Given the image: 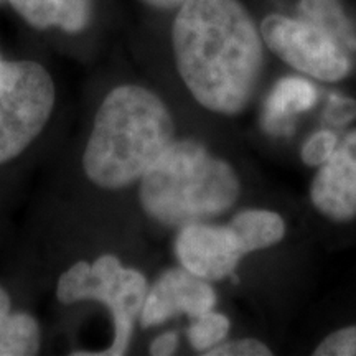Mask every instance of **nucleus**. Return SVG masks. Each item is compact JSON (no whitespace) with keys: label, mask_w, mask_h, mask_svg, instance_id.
<instances>
[{"label":"nucleus","mask_w":356,"mask_h":356,"mask_svg":"<svg viewBox=\"0 0 356 356\" xmlns=\"http://www.w3.org/2000/svg\"><path fill=\"white\" fill-rule=\"evenodd\" d=\"M40 348L38 320L25 312H12L10 296L0 287V356H33Z\"/></svg>","instance_id":"obj_12"},{"label":"nucleus","mask_w":356,"mask_h":356,"mask_svg":"<svg viewBox=\"0 0 356 356\" xmlns=\"http://www.w3.org/2000/svg\"><path fill=\"white\" fill-rule=\"evenodd\" d=\"M338 145L337 136L332 131H318L302 147V160L309 167H320L332 157Z\"/></svg>","instance_id":"obj_16"},{"label":"nucleus","mask_w":356,"mask_h":356,"mask_svg":"<svg viewBox=\"0 0 356 356\" xmlns=\"http://www.w3.org/2000/svg\"><path fill=\"white\" fill-rule=\"evenodd\" d=\"M175 254L181 267L215 282L234 273L244 252L228 225L200 221L181 226L175 238Z\"/></svg>","instance_id":"obj_7"},{"label":"nucleus","mask_w":356,"mask_h":356,"mask_svg":"<svg viewBox=\"0 0 356 356\" xmlns=\"http://www.w3.org/2000/svg\"><path fill=\"white\" fill-rule=\"evenodd\" d=\"M55 83L37 61H0V165L29 149L50 121Z\"/></svg>","instance_id":"obj_5"},{"label":"nucleus","mask_w":356,"mask_h":356,"mask_svg":"<svg viewBox=\"0 0 356 356\" xmlns=\"http://www.w3.org/2000/svg\"><path fill=\"white\" fill-rule=\"evenodd\" d=\"M208 356H270L269 346L256 338H241L236 341H221L215 348L208 350Z\"/></svg>","instance_id":"obj_18"},{"label":"nucleus","mask_w":356,"mask_h":356,"mask_svg":"<svg viewBox=\"0 0 356 356\" xmlns=\"http://www.w3.org/2000/svg\"><path fill=\"white\" fill-rule=\"evenodd\" d=\"M149 292L145 275L122 266L114 254H102L96 261H78L60 275L56 299L65 305L92 300L106 305L114 325L113 343L101 353H73L88 356H122L131 345L134 325L140 317Z\"/></svg>","instance_id":"obj_4"},{"label":"nucleus","mask_w":356,"mask_h":356,"mask_svg":"<svg viewBox=\"0 0 356 356\" xmlns=\"http://www.w3.org/2000/svg\"><path fill=\"white\" fill-rule=\"evenodd\" d=\"M19 15L33 29H60L76 35L92 20V0H8Z\"/></svg>","instance_id":"obj_11"},{"label":"nucleus","mask_w":356,"mask_h":356,"mask_svg":"<svg viewBox=\"0 0 356 356\" xmlns=\"http://www.w3.org/2000/svg\"><path fill=\"white\" fill-rule=\"evenodd\" d=\"M314 207L333 221L356 216V131L338 142L332 157L320 165L310 186Z\"/></svg>","instance_id":"obj_9"},{"label":"nucleus","mask_w":356,"mask_h":356,"mask_svg":"<svg viewBox=\"0 0 356 356\" xmlns=\"http://www.w3.org/2000/svg\"><path fill=\"white\" fill-rule=\"evenodd\" d=\"M299 10L302 19L330 33L341 43V47H356L353 30L338 0H300Z\"/></svg>","instance_id":"obj_14"},{"label":"nucleus","mask_w":356,"mask_h":356,"mask_svg":"<svg viewBox=\"0 0 356 356\" xmlns=\"http://www.w3.org/2000/svg\"><path fill=\"white\" fill-rule=\"evenodd\" d=\"M244 254L274 246L286 234L282 216L269 210H244L229 221Z\"/></svg>","instance_id":"obj_13"},{"label":"nucleus","mask_w":356,"mask_h":356,"mask_svg":"<svg viewBox=\"0 0 356 356\" xmlns=\"http://www.w3.org/2000/svg\"><path fill=\"white\" fill-rule=\"evenodd\" d=\"M142 2L160 10H170V8H180L186 0H142Z\"/></svg>","instance_id":"obj_21"},{"label":"nucleus","mask_w":356,"mask_h":356,"mask_svg":"<svg viewBox=\"0 0 356 356\" xmlns=\"http://www.w3.org/2000/svg\"><path fill=\"white\" fill-rule=\"evenodd\" d=\"M317 89L314 84L299 76L279 79L267 96L262 109V129L274 137H289L296 131L297 114L307 113L317 102Z\"/></svg>","instance_id":"obj_10"},{"label":"nucleus","mask_w":356,"mask_h":356,"mask_svg":"<svg viewBox=\"0 0 356 356\" xmlns=\"http://www.w3.org/2000/svg\"><path fill=\"white\" fill-rule=\"evenodd\" d=\"M239 190V178L228 162L186 139L173 140L145 172L139 200L152 220L181 228L228 211Z\"/></svg>","instance_id":"obj_3"},{"label":"nucleus","mask_w":356,"mask_h":356,"mask_svg":"<svg viewBox=\"0 0 356 356\" xmlns=\"http://www.w3.org/2000/svg\"><path fill=\"white\" fill-rule=\"evenodd\" d=\"M325 121L333 126H345L356 119V101L351 97L330 95L325 106Z\"/></svg>","instance_id":"obj_19"},{"label":"nucleus","mask_w":356,"mask_h":356,"mask_svg":"<svg viewBox=\"0 0 356 356\" xmlns=\"http://www.w3.org/2000/svg\"><path fill=\"white\" fill-rule=\"evenodd\" d=\"M173 140L175 124L165 102L144 86L122 84L97 109L83 170L99 188H126L140 181Z\"/></svg>","instance_id":"obj_2"},{"label":"nucleus","mask_w":356,"mask_h":356,"mask_svg":"<svg viewBox=\"0 0 356 356\" xmlns=\"http://www.w3.org/2000/svg\"><path fill=\"white\" fill-rule=\"evenodd\" d=\"M178 348V335L175 332H167L155 338L150 343V355L152 356H168L173 355Z\"/></svg>","instance_id":"obj_20"},{"label":"nucleus","mask_w":356,"mask_h":356,"mask_svg":"<svg viewBox=\"0 0 356 356\" xmlns=\"http://www.w3.org/2000/svg\"><path fill=\"white\" fill-rule=\"evenodd\" d=\"M261 37L274 55L312 78L335 83L350 74L351 63L341 43L304 19L277 13L266 17Z\"/></svg>","instance_id":"obj_6"},{"label":"nucleus","mask_w":356,"mask_h":356,"mask_svg":"<svg viewBox=\"0 0 356 356\" xmlns=\"http://www.w3.org/2000/svg\"><path fill=\"white\" fill-rule=\"evenodd\" d=\"M216 305V292L210 280H204L185 267H173L157 279L147 292L140 312L144 328L157 327L177 315L198 317Z\"/></svg>","instance_id":"obj_8"},{"label":"nucleus","mask_w":356,"mask_h":356,"mask_svg":"<svg viewBox=\"0 0 356 356\" xmlns=\"http://www.w3.org/2000/svg\"><path fill=\"white\" fill-rule=\"evenodd\" d=\"M315 356H356V325L340 328L325 337L314 351Z\"/></svg>","instance_id":"obj_17"},{"label":"nucleus","mask_w":356,"mask_h":356,"mask_svg":"<svg viewBox=\"0 0 356 356\" xmlns=\"http://www.w3.org/2000/svg\"><path fill=\"white\" fill-rule=\"evenodd\" d=\"M178 74L211 113H243L254 95L262 37L238 0H186L172 26Z\"/></svg>","instance_id":"obj_1"},{"label":"nucleus","mask_w":356,"mask_h":356,"mask_svg":"<svg viewBox=\"0 0 356 356\" xmlns=\"http://www.w3.org/2000/svg\"><path fill=\"white\" fill-rule=\"evenodd\" d=\"M229 318L220 312L208 310L198 317L191 318V325L186 330L190 345L200 353H207L226 340L229 333Z\"/></svg>","instance_id":"obj_15"}]
</instances>
